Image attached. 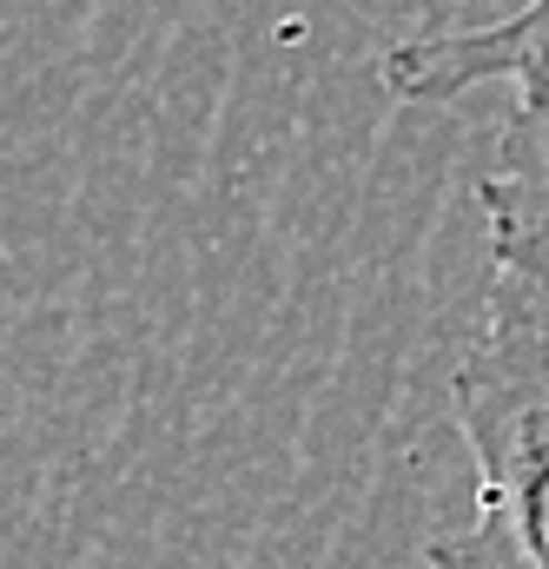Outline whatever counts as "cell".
I'll list each match as a JSON object with an SVG mask.
<instances>
[{
    "label": "cell",
    "mask_w": 549,
    "mask_h": 569,
    "mask_svg": "<svg viewBox=\"0 0 549 569\" xmlns=\"http://www.w3.org/2000/svg\"><path fill=\"white\" fill-rule=\"evenodd\" d=\"M477 206L490 226V266H510L549 291V166L497 159L477 179Z\"/></svg>",
    "instance_id": "obj_3"
},
{
    "label": "cell",
    "mask_w": 549,
    "mask_h": 569,
    "mask_svg": "<svg viewBox=\"0 0 549 569\" xmlns=\"http://www.w3.org/2000/svg\"><path fill=\"white\" fill-rule=\"evenodd\" d=\"M378 87L398 107H457L477 87H510V127L497 152L549 159V0H523L483 27H430L378 60Z\"/></svg>",
    "instance_id": "obj_2"
},
{
    "label": "cell",
    "mask_w": 549,
    "mask_h": 569,
    "mask_svg": "<svg viewBox=\"0 0 549 569\" xmlns=\"http://www.w3.org/2000/svg\"><path fill=\"white\" fill-rule=\"evenodd\" d=\"M450 405L477 510L423 550V569H549V291L537 279L490 266Z\"/></svg>",
    "instance_id": "obj_1"
}]
</instances>
